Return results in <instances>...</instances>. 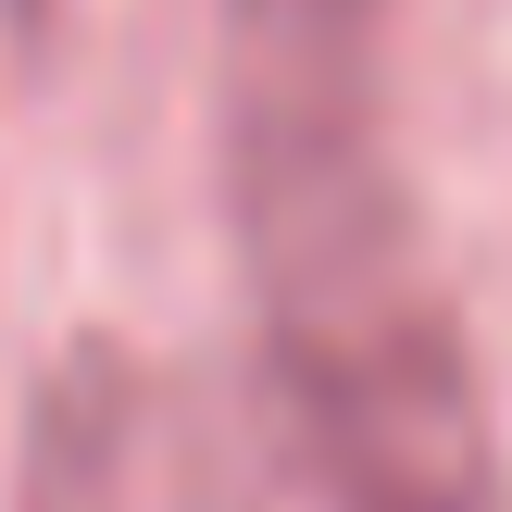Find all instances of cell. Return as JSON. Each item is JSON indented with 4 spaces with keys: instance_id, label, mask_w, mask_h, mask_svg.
<instances>
[{
    "instance_id": "1",
    "label": "cell",
    "mask_w": 512,
    "mask_h": 512,
    "mask_svg": "<svg viewBox=\"0 0 512 512\" xmlns=\"http://www.w3.org/2000/svg\"><path fill=\"white\" fill-rule=\"evenodd\" d=\"M225 213L313 512H488V388L400 175L388 0H225Z\"/></svg>"
}]
</instances>
